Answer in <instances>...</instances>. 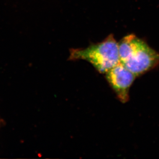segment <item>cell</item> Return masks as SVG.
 <instances>
[{
	"label": "cell",
	"instance_id": "6da1fadb",
	"mask_svg": "<svg viewBox=\"0 0 159 159\" xmlns=\"http://www.w3.org/2000/svg\"><path fill=\"white\" fill-rule=\"evenodd\" d=\"M120 61L136 77L159 66V53L134 34L119 43Z\"/></svg>",
	"mask_w": 159,
	"mask_h": 159
},
{
	"label": "cell",
	"instance_id": "7a4b0ae2",
	"mask_svg": "<svg viewBox=\"0 0 159 159\" xmlns=\"http://www.w3.org/2000/svg\"><path fill=\"white\" fill-rule=\"evenodd\" d=\"M69 59L87 61L99 73L105 74L120 62L119 43L113 35H110L102 42L92 44L86 48L72 49Z\"/></svg>",
	"mask_w": 159,
	"mask_h": 159
},
{
	"label": "cell",
	"instance_id": "3957f363",
	"mask_svg": "<svg viewBox=\"0 0 159 159\" xmlns=\"http://www.w3.org/2000/svg\"><path fill=\"white\" fill-rule=\"evenodd\" d=\"M109 83L122 103L128 102L129 99V90L137 77L120 62L110 69L105 74Z\"/></svg>",
	"mask_w": 159,
	"mask_h": 159
}]
</instances>
